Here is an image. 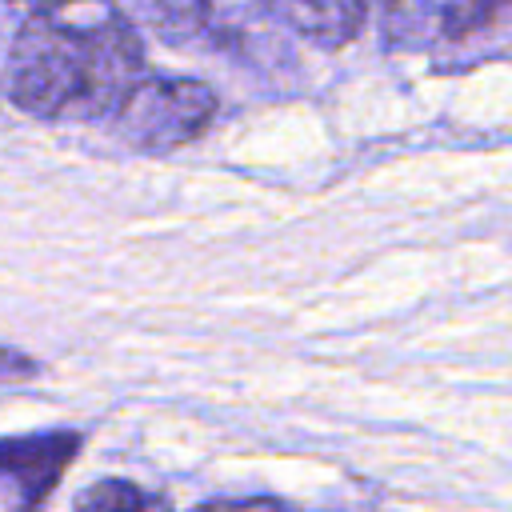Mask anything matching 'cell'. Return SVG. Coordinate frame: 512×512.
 <instances>
[{
  "label": "cell",
  "mask_w": 512,
  "mask_h": 512,
  "mask_svg": "<svg viewBox=\"0 0 512 512\" xmlns=\"http://www.w3.org/2000/svg\"><path fill=\"white\" fill-rule=\"evenodd\" d=\"M80 448V436L76 432H40V436H12L4 440V452H0V464H4V476L8 484L16 488V496L32 508L40 504L52 484L64 476L68 460L76 456Z\"/></svg>",
  "instance_id": "3957f363"
},
{
  "label": "cell",
  "mask_w": 512,
  "mask_h": 512,
  "mask_svg": "<svg viewBox=\"0 0 512 512\" xmlns=\"http://www.w3.org/2000/svg\"><path fill=\"white\" fill-rule=\"evenodd\" d=\"M136 8L168 40L200 36L208 16H212V0H136Z\"/></svg>",
  "instance_id": "52a82bcc"
},
{
  "label": "cell",
  "mask_w": 512,
  "mask_h": 512,
  "mask_svg": "<svg viewBox=\"0 0 512 512\" xmlns=\"http://www.w3.org/2000/svg\"><path fill=\"white\" fill-rule=\"evenodd\" d=\"M144 80V48L112 0H60L32 12L8 48V100L40 120L112 116Z\"/></svg>",
  "instance_id": "6da1fadb"
},
{
  "label": "cell",
  "mask_w": 512,
  "mask_h": 512,
  "mask_svg": "<svg viewBox=\"0 0 512 512\" xmlns=\"http://www.w3.org/2000/svg\"><path fill=\"white\" fill-rule=\"evenodd\" d=\"M196 512H288V504L272 496H248V500H208Z\"/></svg>",
  "instance_id": "ba28073f"
},
{
  "label": "cell",
  "mask_w": 512,
  "mask_h": 512,
  "mask_svg": "<svg viewBox=\"0 0 512 512\" xmlns=\"http://www.w3.org/2000/svg\"><path fill=\"white\" fill-rule=\"evenodd\" d=\"M432 36L448 48H476L512 36V0H440Z\"/></svg>",
  "instance_id": "5b68a950"
},
{
  "label": "cell",
  "mask_w": 512,
  "mask_h": 512,
  "mask_svg": "<svg viewBox=\"0 0 512 512\" xmlns=\"http://www.w3.org/2000/svg\"><path fill=\"white\" fill-rule=\"evenodd\" d=\"M8 4V12H40V8H52V4H60V0H4Z\"/></svg>",
  "instance_id": "9c48e42d"
},
{
  "label": "cell",
  "mask_w": 512,
  "mask_h": 512,
  "mask_svg": "<svg viewBox=\"0 0 512 512\" xmlns=\"http://www.w3.org/2000/svg\"><path fill=\"white\" fill-rule=\"evenodd\" d=\"M76 512H172V504L132 480H100L76 496Z\"/></svg>",
  "instance_id": "8992f818"
},
{
  "label": "cell",
  "mask_w": 512,
  "mask_h": 512,
  "mask_svg": "<svg viewBox=\"0 0 512 512\" xmlns=\"http://www.w3.org/2000/svg\"><path fill=\"white\" fill-rule=\"evenodd\" d=\"M112 116H116V132L136 152L164 156L184 148L212 124L216 92L184 76H148L120 100Z\"/></svg>",
  "instance_id": "7a4b0ae2"
},
{
  "label": "cell",
  "mask_w": 512,
  "mask_h": 512,
  "mask_svg": "<svg viewBox=\"0 0 512 512\" xmlns=\"http://www.w3.org/2000/svg\"><path fill=\"white\" fill-rule=\"evenodd\" d=\"M264 8L316 48H344L368 12L364 0H264Z\"/></svg>",
  "instance_id": "277c9868"
}]
</instances>
